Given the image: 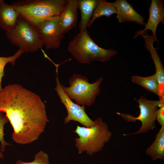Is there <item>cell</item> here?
Instances as JSON below:
<instances>
[{
	"instance_id": "6da1fadb",
	"label": "cell",
	"mask_w": 164,
	"mask_h": 164,
	"mask_svg": "<svg viewBox=\"0 0 164 164\" xmlns=\"http://www.w3.org/2000/svg\"><path fill=\"white\" fill-rule=\"evenodd\" d=\"M0 111L13 128V140L19 144L38 140L49 121L39 96L18 84H9L0 91Z\"/></svg>"
},
{
	"instance_id": "7a4b0ae2",
	"label": "cell",
	"mask_w": 164,
	"mask_h": 164,
	"mask_svg": "<svg viewBox=\"0 0 164 164\" xmlns=\"http://www.w3.org/2000/svg\"><path fill=\"white\" fill-rule=\"evenodd\" d=\"M67 2L66 0H20L11 5L20 16L36 26L45 19L59 16Z\"/></svg>"
},
{
	"instance_id": "3957f363",
	"label": "cell",
	"mask_w": 164,
	"mask_h": 164,
	"mask_svg": "<svg viewBox=\"0 0 164 164\" xmlns=\"http://www.w3.org/2000/svg\"><path fill=\"white\" fill-rule=\"evenodd\" d=\"M68 50L81 64L108 61L111 57L117 53L112 49H106L98 46L90 36L87 29L80 30L69 43Z\"/></svg>"
},
{
	"instance_id": "277c9868",
	"label": "cell",
	"mask_w": 164,
	"mask_h": 164,
	"mask_svg": "<svg viewBox=\"0 0 164 164\" xmlns=\"http://www.w3.org/2000/svg\"><path fill=\"white\" fill-rule=\"evenodd\" d=\"M91 127L77 125L74 132L78 136L75 139V146L79 154L84 152L90 155L100 151L112 136L107 123L98 118Z\"/></svg>"
},
{
	"instance_id": "5b68a950",
	"label": "cell",
	"mask_w": 164,
	"mask_h": 164,
	"mask_svg": "<svg viewBox=\"0 0 164 164\" xmlns=\"http://www.w3.org/2000/svg\"><path fill=\"white\" fill-rule=\"evenodd\" d=\"M103 78L100 77L92 83L82 75L75 73L69 79V86L65 87L61 84L63 91L68 97L75 103L81 105L90 106L94 103L99 94L100 86Z\"/></svg>"
},
{
	"instance_id": "8992f818",
	"label": "cell",
	"mask_w": 164,
	"mask_h": 164,
	"mask_svg": "<svg viewBox=\"0 0 164 164\" xmlns=\"http://www.w3.org/2000/svg\"><path fill=\"white\" fill-rule=\"evenodd\" d=\"M5 35L12 44L24 52H34L43 46L36 26L19 15L15 26L5 31Z\"/></svg>"
},
{
	"instance_id": "52a82bcc",
	"label": "cell",
	"mask_w": 164,
	"mask_h": 164,
	"mask_svg": "<svg viewBox=\"0 0 164 164\" xmlns=\"http://www.w3.org/2000/svg\"><path fill=\"white\" fill-rule=\"evenodd\" d=\"M139 104L140 114L138 117H135L129 114H123L117 112L122 118L127 121L135 122L140 121L142 125L138 130L132 133L122 135L128 136L145 133L150 130H152L156 127L155 123L156 120L158 107L164 106L159 100H150L143 96H140L136 99Z\"/></svg>"
},
{
	"instance_id": "ba28073f",
	"label": "cell",
	"mask_w": 164,
	"mask_h": 164,
	"mask_svg": "<svg viewBox=\"0 0 164 164\" xmlns=\"http://www.w3.org/2000/svg\"><path fill=\"white\" fill-rule=\"evenodd\" d=\"M56 72V84L55 90L67 112V115L64 119V124H68L70 121H73L78 122L86 127H92L94 124V121L92 120L86 114L85 106L74 102L66 95L59 81L57 70Z\"/></svg>"
},
{
	"instance_id": "9c48e42d",
	"label": "cell",
	"mask_w": 164,
	"mask_h": 164,
	"mask_svg": "<svg viewBox=\"0 0 164 164\" xmlns=\"http://www.w3.org/2000/svg\"><path fill=\"white\" fill-rule=\"evenodd\" d=\"M40 39L47 49H57L64 37L59 16L45 19L36 26Z\"/></svg>"
},
{
	"instance_id": "30bf717a",
	"label": "cell",
	"mask_w": 164,
	"mask_h": 164,
	"mask_svg": "<svg viewBox=\"0 0 164 164\" xmlns=\"http://www.w3.org/2000/svg\"><path fill=\"white\" fill-rule=\"evenodd\" d=\"M135 35L133 39L138 35H141L145 41L144 46L148 51L153 61L155 68V74L156 76L159 85V100L162 104L164 103V67L160 59L157 49L154 47V40L152 35H149L147 31L140 32L138 31L135 32Z\"/></svg>"
},
{
	"instance_id": "8fae6325",
	"label": "cell",
	"mask_w": 164,
	"mask_h": 164,
	"mask_svg": "<svg viewBox=\"0 0 164 164\" xmlns=\"http://www.w3.org/2000/svg\"><path fill=\"white\" fill-rule=\"evenodd\" d=\"M162 0H152L150 7L148 9L149 15V18L145 25L144 29L138 30V31L142 32L151 30L152 32L154 42L156 41L158 43L157 38L156 31L159 24L161 22L164 24V7Z\"/></svg>"
},
{
	"instance_id": "7c38bea8",
	"label": "cell",
	"mask_w": 164,
	"mask_h": 164,
	"mask_svg": "<svg viewBox=\"0 0 164 164\" xmlns=\"http://www.w3.org/2000/svg\"><path fill=\"white\" fill-rule=\"evenodd\" d=\"M117 10L116 18L119 22H134L145 26L144 18L134 9L132 5L126 0H117L110 2Z\"/></svg>"
},
{
	"instance_id": "4fadbf2b",
	"label": "cell",
	"mask_w": 164,
	"mask_h": 164,
	"mask_svg": "<svg viewBox=\"0 0 164 164\" xmlns=\"http://www.w3.org/2000/svg\"><path fill=\"white\" fill-rule=\"evenodd\" d=\"M77 0H68L67 2L59 16L63 34L75 27L78 19Z\"/></svg>"
},
{
	"instance_id": "5bb4252c",
	"label": "cell",
	"mask_w": 164,
	"mask_h": 164,
	"mask_svg": "<svg viewBox=\"0 0 164 164\" xmlns=\"http://www.w3.org/2000/svg\"><path fill=\"white\" fill-rule=\"evenodd\" d=\"M19 16L11 5L0 0V27L2 30L6 31L13 28Z\"/></svg>"
},
{
	"instance_id": "9a60e30c",
	"label": "cell",
	"mask_w": 164,
	"mask_h": 164,
	"mask_svg": "<svg viewBox=\"0 0 164 164\" xmlns=\"http://www.w3.org/2000/svg\"><path fill=\"white\" fill-rule=\"evenodd\" d=\"M100 0H77L81 18L79 25L80 30L86 29L93 12Z\"/></svg>"
},
{
	"instance_id": "2e32d148",
	"label": "cell",
	"mask_w": 164,
	"mask_h": 164,
	"mask_svg": "<svg viewBox=\"0 0 164 164\" xmlns=\"http://www.w3.org/2000/svg\"><path fill=\"white\" fill-rule=\"evenodd\" d=\"M146 153L154 161L158 159H164V125L161 126L159 132L156 135L154 141L146 149Z\"/></svg>"
},
{
	"instance_id": "e0dca14e",
	"label": "cell",
	"mask_w": 164,
	"mask_h": 164,
	"mask_svg": "<svg viewBox=\"0 0 164 164\" xmlns=\"http://www.w3.org/2000/svg\"><path fill=\"white\" fill-rule=\"evenodd\" d=\"M131 81L133 83L141 86L147 91L155 94L159 97V83L155 74L145 77L133 76L131 77Z\"/></svg>"
},
{
	"instance_id": "ac0fdd59",
	"label": "cell",
	"mask_w": 164,
	"mask_h": 164,
	"mask_svg": "<svg viewBox=\"0 0 164 164\" xmlns=\"http://www.w3.org/2000/svg\"><path fill=\"white\" fill-rule=\"evenodd\" d=\"M116 13V8L110 2L104 0H100L93 12L87 27H90L95 20L99 17L105 16L109 18L112 15Z\"/></svg>"
},
{
	"instance_id": "d6986e66",
	"label": "cell",
	"mask_w": 164,
	"mask_h": 164,
	"mask_svg": "<svg viewBox=\"0 0 164 164\" xmlns=\"http://www.w3.org/2000/svg\"><path fill=\"white\" fill-rule=\"evenodd\" d=\"M24 53L23 51L19 49L13 55L8 57L0 56V91L2 88V77L5 76L4 70L6 64L10 63L12 65L15 64L16 60L19 58Z\"/></svg>"
},
{
	"instance_id": "ffe728a7",
	"label": "cell",
	"mask_w": 164,
	"mask_h": 164,
	"mask_svg": "<svg viewBox=\"0 0 164 164\" xmlns=\"http://www.w3.org/2000/svg\"><path fill=\"white\" fill-rule=\"evenodd\" d=\"M9 121L5 114L3 112L0 111V157L1 159H3L4 155L2 152L5 150V147L7 146L10 145V144L6 142L4 138V129L5 125L9 122Z\"/></svg>"
},
{
	"instance_id": "44dd1931",
	"label": "cell",
	"mask_w": 164,
	"mask_h": 164,
	"mask_svg": "<svg viewBox=\"0 0 164 164\" xmlns=\"http://www.w3.org/2000/svg\"><path fill=\"white\" fill-rule=\"evenodd\" d=\"M15 164H50L49 156L47 153L42 150H40L34 156V160L30 162H26L19 159Z\"/></svg>"
},
{
	"instance_id": "7402d4cb",
	"label": "cell",
	"mask_w": 164,
	"mask_h": 164,
	"mask_svg": "<svg viewBox=\"0 0 164 164\" xmlns=\"http://www.w3.org/2000/svg\"><path fill=\"white\" fill-rule=\"evenodd\" d=\"M156 120L161 125H164V106L160 107L158 109L157 114Z\"/></svg>"
},
{
	"instance_id": "603a6c76",
	"label": "cell",
	"mask_w": 164,
	"mask_h": 164,
	"mask_svg": "<svg viewBox=\"0 0 164 164\" xmlns=\"http://www.w3.org/2000/svg\"><path fill=\"white\" fill-rule=\"evenodd\" d=\"M0 159H1V158H0ZM0 164H1L0 163Z\"/></svg>"
}]
</instances>
